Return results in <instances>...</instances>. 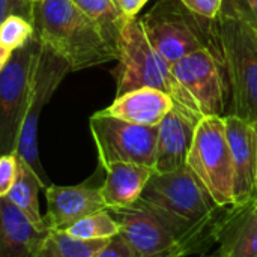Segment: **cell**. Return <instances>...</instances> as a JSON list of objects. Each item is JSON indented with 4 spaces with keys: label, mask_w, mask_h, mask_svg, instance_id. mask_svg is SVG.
<instances>
[{
    "label": "cell",
    "mask_w": 257,
    "mask_h": 257,
    "mask_svg": "<svg viewBox=\"0 0 257 257\" xmlns=\"http://www.w3.org/2000/svg\"><path fill=\"white\" fill-rule=\"evenodd\" d=\"M35 36L63 59L71 71L116 60L117 48L71 0H36L32 8Z\"/></svg>",
    "instance_id": "cell-1"
},
{
    "label": "cell",
    "mask_w": 257,
    "mask_h": 257,
    "mask_svg": "<svg viewBox=\"0 0 257 257\" xmlns=\"http://www.w3.org/2000/svg\"><path fill=\"white\" fill-rule=\"evenodd\" d=\"M188 247L212 220L220 206L187 167L169 173H152L140 199Z\"/></svg>",
    "instance_id": "cell-2"
},
{
    "label": "cell",
    "mask_w": 257,
    "mask_h": 257,
    "mask_svg": "<svg viewBox=\"0 0 257 257\" xmlns=\"http://www.w3.org/2000/svg\"><path fill=\"white\" fill-rule=\"evenodd\" d=\"M116 60V96L139 87H154L167 93L175 105L203 116L191 95L175 78L172 65L151 45L140 18L125 21L117 39Z\"/></svg>",
    "instance_id": "cell-3"
},
{
    "label": "cell",
    "mask_w": 257,
    "mask_h": 257,
    "mask_svg": "<svg viewBox=\"0 0 257 257\" xmlns=\"http://www.w3.org/2000/svg\"><path fill=\"white\" fill-rule=\"evenodd\" d=\"M140 23L151 45L170 65L203 48L221 50L218 20L196 15L181 0H158Z\"/></svg>",
    "instance_id": "cell-4"
},
{
    "label": "cell",
    "mask_w": 257,
    "mask_h": 257,
    "mask_svg": "<svg viewBox=\"0 0 257 257\" xmlns=\"http://www.w3.org/2000/svg\"><path fill=\"white\" fill-rule=\"evenodd\" d=\"M218 29L230 84L229 114L257 123V27L220 12Z\"/></svg>",
    "instance_id": "cell-5"
},
{
    "label": "cell",
    "mask_w": 257,
    "mask_h": 257,
    "mask_svg": "<svg viewBox=\"0 0 257 257\" xmlns=\"http://www.w3.org/2000/svg\"><path fill=\"white\" fill-rule=\"evenodd\" d=\"M187 167L220 206H233V167L224 117L203 116L196 128Z\"/></svg>",
    "instance_id": "cell-6"
},
{
    "label": "cell",
    "mask_w": 257,
    "mask_h": 257,
    "mask_svg": "<svg viewBox=\"0 0 257 257\" xmlns=\"http://www.w3.org/2000/svg\"><path fill=\"white\" fill-rule=\"evenodd\" d=\"M36 36L15 50L0 72V155L15 154L20 131L29 108L35 72L41 54Z\"/></svg>",
    "instance_id": "cell-7"
},
{
    "label": "cell",
    "mask_w": 257,
    "mask_h": 257,
    "mask_svg": "<svg viewBox=\"0 0 257 257\" xmlns=\"http://www.w3.org/2000/svg\"><path fill=\"white\" fill-rule=\"evenodd\" d=\"M172 71L203 116L224 117L229 114L230 84L221 50L194 51L175 62Z\"/></svg>",
    "instance_id": "cell-8"
},
{
    "label": "cell",
    "mask_w": 257,
    "mask_h": 257,
    "mask_svg": "<svg viewBox=\"0 0 257 257\" xmlns=\"http://www.w3.org/2000/svg\"><path fill=\"white\" fill-rule=\"evenodd\" d=\"M99 166L131 163L154 169L158 126L130 123L95 113L89 120Z\"/></svg>",
    "instance_id": "cell-9"
},
{
    "label": "cell",
    "mask_w": 257,
    "mask_h": 257,
    "mask_svg": "<svg viewBox=\"0 0 257 257\" xmlns=\"http://www.w3.org/2000/svg\"><path fill=\"white\" fill-rule=\"evenodd\" d=\"M68 72H71V68L63 59H60L57 54H54L51 50L45 47L41 48V54H39L36 72H35V80H33V87H32V96H30L29 108H27L21 131H20L15 155L18 160L24 161L33 170V173L38 176L42 185V190L50 187L51 182L39 158L38 123H39V117H41L44 105L51 99L53 93L60 86V83L63 81Z\"/></svg>",
    "instance_id": "cell-10"
},
{
    "label": "cell",
    "mask_w": 257,
    "mask_h": 257,
    "mask_svg": "<svg viewBox=\"0 0 257 257\" xmlns=\"http://www.w3.org/2000/svg\"><path fill=\"white\" fill-rule=\"evenodd\" d=\"M119 224V235L137 257H184L187 245L140 200L128 208L107 209Z\"/></svg>",
    "instance_id": "cell-11"
},
{
    "label": "cell",
    "mask_w": 257,
    "mask_h": 257,
    "mask_svg": "<svg viewBox=\"0 0 257 257\" xmlns=\"http://www.w3.org/2000/svg\"><path fill=\"white\" fill-rule=\"evenodd\" d=\"M224 126L233 167V206L242 208L257 197V123L226 114Z\"/></svg>",
    "instance_id": "cell-12"
},
{
    "label": "cell",
    "mask_w": 257,
    "mask_h": 257,
    "mask_svg": "<svg viewBox=\"0 0 257 257\" xmlns=\"http://www.w3.org/2000/svg\"><path fill=\"white\" fill-rule=\"evenodd\" d=\"M202 117L191 110L173 105L158 125L155 173H169L187 166L194 133Z\"/></svg>",
    "instance_id": "cell-13"
},
{
    "label": "cell",
    "mask_w": 257,
    "mask_h": 257,
    "mask_svg": "<svg viewBox=\"0 0 257 257\" xmlns=\"http://www.w3.org/2000/svg\"><path fill=\"white\" fill-rule=\"evenodd\" d=\"M47 215L44 217L48 230H66L87 215L107 211L99 187L80 184L62 187L51 184L45 188Z\"/></svg>",
    "instance_id": "cell-14"
},
{
    "label": "cell",
    "mask_w": 257,
    "mask_h": 257,
    "mask_svg": "<svg viewBox=\"0 0 257 257\" xmlns=\"http://www.w3.org/2000/svg\"><path fill=\"white\" fill-rule=\"evenodd\" d=\"M173 105L175 101L167 93L154 87H139L117 95L108 107L96 113L136 125L158 126Z\"/></svg>",
    "instance_id": "cell-15"
},
{
    "label": "cell",
    "mask_w": 257,
    "mask_h": 257,
    "mask_svg": "<svg viewBox=\"0 0 257 257\" xmlns=\"http://www.w3.org/2000/svg\"><path fill=\"white\" fill-rule=\"evenodd\" d=\"M48 230H39L6 197H0V257H35Z\"/></svg>",
    "instance_id": "cell-16"
},
{
    "label": "cell",
    "mask_w": 257,
    "mask_h": 257,
    "mask_svg": "<svg viewBox=\"0 0 257 257\" xmlns=\"http://www.w3.org/2000/svg\"><path fill=\"white\" fill-rule=\"evenodd\" d=\"M102 169L105 172V179L99 187V191L107 209L134 205L154 173V169L151 167L131 163H111Z\"/></svg>",
    "instance_id": "cell-17"
},
{
    "label": "cell",
    "mask_w": 257,
    "mask_h": 257,
    "mask_svg": "<svg viewBox=\"0 0 257 257\" xmlns=\"http://www.w3.org/2000/svg\"><path fill=\"white\" fill-rule=\"evenodd\" d=\"M42 188L38 176L33 173V170L21 160H18V170H17V179L8 193L6 199L12 202L27 218L29 221L38 227L39 230H48L45 226V220L39 211V190Z\"/></svg>",
    "instance_id": "cell-18"
},
{
    "label": "cell",
    "mask_w": 257,
    "mask_h": 257,
    "mask_svg": "<svg viewBox=\"0 0 257 257\" xmlns=\"http://www.w3.org/2000/svg\"><path fill=\"white\" fill-rule=\"evenodd\" d=\"M110 239L83 241L65 230H48L35 257H96Z\"/></svg>",
    "instance_id": "cell-19"
},
{
    "label": "cell",
    "mask_w": 257,
    "mask_h": 257,
    "mask_svg": "<svg viewBox=\"0 0 257 257\" xmlns=\"http://www.w3.org/2000/svg\"><path fill=\"white\" fill-rule=\"evenodd\" d=\"M80 11H83L102 32L104 38L117 48L119 33L126 18L119 12L113 0H71Z\"/></svg>",
    "instance_id": "cell-20"
},
{
    "label": "cell",
    "mask_w": 257,
    "mask_h": 257,
    "mask_svg": "<svg viewBox=\"0 0 257 257\" xmlns=\"http://www.w3.org/2000/svg\"><path fill=\"white\" fill-rule=\"evenodd\" d=\"M68 235L83 241L111 239L119 235V224L108 211H101L84 217L65 230Z\"/></svg>",
    "instance_id": "cell-21"
},
{
    "label": "cell",
    "mask_w": 257,
    "mask_h": 257,
    "mask_svg": "<svg viewBox=\"0 0 257 257\" xmlns=\"http://www.w3.org/2000/svg\"><path fill=\"white\" fill-rule=\"evenodd\" d=\"M35 38V29L30 20L11 15L0 24V44L15 51L24 45H27Z\"/></svg>",
    "instance_id": "cell-22"
},
{
    "label": "cell",
    "mask_w": 257,
    "mask_h": 257,
    "mask_svg": "<svg viewBox=\"0 0 257 257\" xmlns=\"http://www.w3.org/2000/svg\"><path fill=\"white\" fill-rule=\"evenodd\" d=\"M224 257H257V220L247 217L224 248Z\"/></svg>",
    "instance_id": "cell-23"
},
{
    "label": "cell",
    "mask_w": 257,
    "mask_h": 257,
    "mask_svg": "<svg viewBox=\"0 0 257 257\" xmlns=\"http://www.w3.org/2000/svg\"><path fill=\"white\" fill-rule=\"evenodd\" d=\"M221 12L232 14L257 27V0H223Z\"/></svg>",
    "instance_id": "cell-24"
},
{
    "label": "cell",
    "mask_w": 257,
    "mask_h": 257,
    "mask_svg": "<svg viewBox=\"0 0 257 257\" xmlns=\"http://www.w3.org/2000/svg\"><path fill=\"white\" fill-rule=\"evenodd\" d=\"M18 170V158L15 154L0 155V197H6L11 191Z\"/></svg>",
    "instance_id": "cell-25"
},
{
    "label": "cell",
    "mask_w": 257,
    "mask_h": 257,
    "mask_svg": "<svg viewBox=\"0 0 257 257\" xmlns=\"http://www.w3.org/2000/svg\"><path fill=\"white\" fill-rule=\"evenodd\" d=\"M181 3L196 15L208 20H218L223 6V0H181Z\"/></svg>",
    "instance_id": "cell-26"
},
{
    "label": "cell",
    "mask_w": 257,
    "mask_h": 257,
    "mask_svg": "<svg viewBox=\"0 0 257 257\" xmlns=\"http://www.w3.org/2000/svg\"><path fill=\"white\" fill-rule=\"evenodd\" d=\"M32 0H0V24L11 15H20L32 21Z\"/></svg>",
    "instance_id": "cell-27"
},
{
    "label": "cell",
    "mask_w": 257,
    "mask_h": 257,
    "mask_svg": "<svg viewBox=\"0 0 257 257\" xmlns=\"http://www.w3.org/2000/svg\"><path fill=\"white\" fill-rule=\"evenodd\" d=\"M96 257H137V254L120 235H116L99 250Z\"/></svg>",
    "instance_id": "cell-28"
},
{
    "label": "cell",
    "mask_w": 257,
    "mask_h": 257,
    "mask_svg": "<svg viewBox=\"0 0 257 257\" xmlns=\"http://www.w3.org/2000/svg\"><path fill=\"white\" fill-rule=\"evenodd\" d=\"M148 2H149V0H113V3L116 5V8L119 9V12H120L126 20L137 18L139 12L143 9V6H145Z\"/></svg>",
    "instance_id": "cell-29"
},
{
    "label": "cell",
    "mask_w": 257,
    "mask_h": 257,
    "mask_svg": "<svg viewBox=\"0 0 257 257\" xmlns=\"http://www.w3.org/2000/svg\"><path fill=\"white\" fill-rule=\"evenodd\" d=\"M12 53H14V51H11L9 48H6L5 45L0 44V72H2V71L5 69V66L8 65V62H9Z\"/></svg>",
    "instance_id": "cell-30"
},
{
    "label": "cell",
    "mask_w": 257,
    "mask_h": 257,
    "mask_svg": "<svg viewBox=\"0 0 257 257\" xmlns=\"http://www.w3.org/2000/svg\"><path fill=\"white\" fill-rule=\"evenodd\" d=\"M251 203H253V206H251V209H250V214H248V215H250L251 218L257 220V197L253 200V202H251Z\"/></svg>",
    "instance_id": "cell-31"
},
{
    "label": "cell",
    "mask_w": 257,
    "mask_h": 257,
    "mask_svg": "<svg viewBox=\"0 0 257 257\" xmlns=\"http://www.w3.org/2000/svg\"><path fill=\"white\" fill-rule=\"evenodd\" d=\"M32 2H36V0H32Z\"/></svg>",
    "instance_id": "cell-32"
}]
</instances>
